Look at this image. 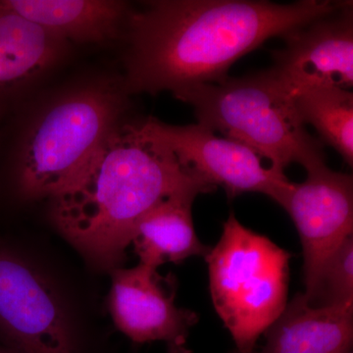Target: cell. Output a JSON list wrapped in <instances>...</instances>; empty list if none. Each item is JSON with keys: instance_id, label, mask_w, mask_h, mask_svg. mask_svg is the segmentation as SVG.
<instances>
[{"instance_id": "cell-4", "label": "cell", "mask_w": 353, "mask_h": 353, "mask_svg": "<svg viewBox=\"0 0 353 353\" xmlns=\"http://www.w3.org/2000/svg\"><path fill=\"white\" fill-rule=\"evenodd\" d=\"M176 99L192 106L199 125L252 148L274 170L326 163L322 141L306 131L294 94L271 69L199 85Z\"/></svg>"}, {"instance_id": "cell-14", "label": "cell", "mask_w": 353, "mask_h": 353, "mask_svg": "<svg viewBox=\"0 0 353 353\" xmlns=\"http://www.w3.org/2000/svg\"><path fill=\"white\" fill-rule=\"evenodd\" d=\"M194 196H176L150 209L134 227L131 245L139 263L158 269L192 256L206 257L211 248L199 241L192 208Z\"/></svg>"}, {"instance_id": "cell-18", "label": "cell", "mask_w": 353, "mask_h": 353, "mask_svg": "<svg viewBox=\"0 0 353 353\" xmlns=\"http://www.w3.org/2000/svg\"><path fill=\"white\" fill-rule=\"evenodd\" d=\"M0 112H1V110H0Z\"/></svg>"}, {"instance_id": "cell-5", "label": "cell", "mask_w": 353, "mask_h": 353, "mask_svg": "<svg viewBox=\"0 0 353 353\" xmlns=\"http://www.w3.org/2000/svg\"><path fill=\"white\" fill-rule=\"evenodd\" d=\"M205 259L216 312L236 352H252L287 305L290 254L243 226L232 213Z\"/></svg>"}, {"instance_id": "cell-6", "label": "cell", "mask_w": 353, "mask_h": 353, "mask_svg": "<svg viewBox=\"0 0 353 353\" xmlns=\"http://www.w3.org/2000/svg\"><path fill=\"white\" fill-rule=\"evenodd\" d=\"M146 132L176 157L183 170L208 185L225 189L230 199L259 192L282 204L292 188L284 172L263 166L261 157L239 141L197 124L174 126L148 117Z\"/></svg>"}, {"instance_id": "cell-2", "label": "cell", "mask_w": 353, "mask_h": 353, "mask_svg": "<svg viewBox=\"0 0 353 353\" xmlns=\"http://www.w3.org/2000/svg\"><path fill=\"white\" fill-rule=\"evenodd\" d=\"M216 189L183 170L141 120H126L104 139L74 183L50 199L51 219L90 264L113 271L150 209L172 196Z\"/></svg>"}, {"instance_id": "cell-16", "label": "cell", "mask_w": 353, "mask_h": 353, "mask_svg": "<svg viewBox=\"0 0 353 353\" xmlns=\"http://www.w3.org/2000/svg\"><path fill=\"white\" fill-rule=\"evenodd\" d=\"M304 297L309 304L317 307L353 303L352 236L343 241L329 257L314 290L310 296Z\"/></svg>"}, {"instance_id": "cell-3", "label": "cell", "mask_w": 353, "mask_h": 353, "mask_svg": "<svg viewBox=\"0 0 353 353\" xmlns=\"http://www.w3.org/2000/svg\"><path fill=\"white\" fill-rule=\"evenodd\" d=\"M130 97L122 74H97L34 101L11 148L16 194L27 201L50 199L71 185L104 139L128 120Z\"/></svg>"}, {"instance_id": "cell-1", "label": "cell", "mask_w": 353, "mask_h": 353, "mask_svg": "<svg viewBox=\"0 0 353 353\" xmlns=\"http://www.w3.org/2000/svg\"><path fill=\"white\" fill-rule=\"evenodd\" d=\"M341 2L292 4L243 0H155L132 10L124 41L125 85L130 94L218 83L243 55L267 39L285 37L334 13Z\"/></svg>"}, {"instance_id": "cell-11", "label": "cell", "mask_w": 353, "mask_h": 353, "mask_svg": "<svg viewBox=\"0 0 353 353\" xmlns=\"http://www.w3.org/2000/svg\"><path fill=\"white\" fill-rule=\"evenodd\" d=\"M73 46L0 0V110L68 59Z\"/></svg>"}, {"instance_id": "cell-9", "label": "cell", "mask_w": 353, "mask_h": 353, "mask_svg": "<svg viewBox=\"0 0 353 353\" xmlns=\"http://www.w3.org/2000/svg\"><path fill=\"white\" fill-rule=\"evenodd\" d=\"M111 272L108 306L117 329L136 343L161 341L168 353H190L188 339L199 317L176 305L175 278L141 263Z\"/></svg>"}, {"instance_id": "cell-13", "label": "cell", "mask_w": 353, "mask_h": 353, "mask_svg": "<svg viewBox=\"0 0 353 353\" xmlns=\"http://www.w3.org/2000/svg\"><path fill=\"white\" fill-rule=\"evenodd\" d=\"M264 336L250 353H352L353 303L317 307L297 294Z\"/></svg>"}, {"instance_id": "cell-15", "label": "cell", "mask_w": 353, "mask_h": 353, "mask_svg": "<svg viewBox=\"0 0 353 353\" xmlns=\"http://www.w3.org/2000/svg\"><path fill=\"white\" fill-rule=\"evenodd\" d=\"M294 102L301 122L312 125L323 141L352 167V92L334 85H317L294 92Z\"/></svg>"}, {"instance_id": "cell-17", "label": "cell", "mask_w": 353, "mask_h": 353, "mask_svg": "<svg viewBox=\"0 0 353 353\" xmlns=\"http://www.w3.org/2000/svg\"><path fill=\"white\" fill-rule=\"evenodd\" d=\"M0 353H14V352H11L10 350H8V348L4 347V345H2L1 343H0Z\"/></svg>"}, {"instance_id": "cell-7", "label": "cell", "mask_w": 353, "mask_h": 353, "mask_svg": "<svg viewBox=\"0 0 353 353\" xmlns=\"http://www.w3.org/2000/svg\"><path fill=\"white\" fill-rule=\"evenodd\" d=\"M0 341L14 353H85L43 274L0 246Z\"/></svg>"}, {"instance_id": "cell-10", "label": "cell", "mask_w": 353, "mask_h": 353, "mask_svg": "<svg viewBox=\"0 0 353 353\" xmlns=\"http://www.w3.org/2000/svg\"><path fill=\"white\" fill-rule=\"evenodd\" d=\"M274 51L272 72L292 94L317 85L350 90L353 85L352 4L299 28Z\"/></svg>"}, {"instance_id": "cell-8", "label": "cell", "mask_w": 353, "mask_h": 353, "mask_svg": "<svg viewBox=\"0 0 353 353\" xmlns=\"http://www.w3.org/2000/svg\"><path fill=\"white\" fill-rule=\"evenodd\" d=\"M303 183H292L283 201L301 236L304 296L314 290L323 266L353 232V180L326 163L306 170Z\"/></svg>"}, {"instance_id": "cell-12", "label": "cell", "mask_w": 353, "mask_h": 353, "mask_svg": "<svg viewBox=\"0 0 353 353\" xmlns=\"http://www.w3.org/2000/svg\"><path fill=\"white\" fill-rule=\"evenodd\" d=\"M9 8L72 44L124 39L132 9L118 0H3Z\"/></svg>"}]
</instances>
